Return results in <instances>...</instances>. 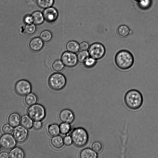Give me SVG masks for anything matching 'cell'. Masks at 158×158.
Instances as JSON below:
<instances>
[{
  "mask_svg": "<svg viewBox=\"0 0 158 158\" xmlns=\"http://www.w3.org/2000/svg\"><path fill=\"white\" fill-rule=\"evenodd\" d=\"M15 92L18 95L25 96L31 93V85L28 81L22 79L17 81L15 86Z\"/></svg>",
  "mask_w": 158,
  "mask_h": 158,
  "instance_id": "52a82bcc",
  "label": "cell"
},
{
  "mask_svg": "<svg viewBox=\"0 0 158 158\" xmlns=\"http://www.w3.org/2000/svg\"><path fill=\"white\" fill-rule=\"evenodd\" d=\"M135 0L139 2L142 0Z\"/></svg>",
  "mask_w": 158,
  "mask_h": 158,
  "instance_id": "f35d334b",
  "label": "cell"
},
{
  "mask_svg": "<svg viewBox=\"0 0 158 158\" xmlns=\"http://www.w3.org/2000/svg\"><path fill=\"white\" fill-rule=\"evenodd\" d=\"M79 157L80 158H96L98 155L92 149L86 148L81 151Z\"/></svg>",
  "mask_w": 158,
  "mask_h": 158,
  "instance_id": "9a60e30c",
  "label": "cell"
},
{
  "mask_svg": "<svg viewBox=\"0 0 158 158\" xmlns=\"http://www.w3.org/2000/svg\"><path fill=\"white\" fill-rule=\"evenodd\" d=\"M66 48L68 51L76 53L80 50L79 44L76 41L70 40L67 43Z\"/></svg>",
  "mask_w": 158,
  "mask_h": 158,
  "instance_id": "d6986e66",
  "label": "cell"
},
{
  "mask_svg": "<svg viewBox=\"0 0 158 158\" xmlns=\"http://www.w3.org/2000/svg\"><path fill=\"white\" fill-rule=\"evenodd\" d=\"M37 98L36 96L33 93H30L27 95L25 98V104L28 106H30L36 103Z\"/></svg>",
  "mask_w": 158,
  "mask_h": 158,
  "instance_id": "603a6c76",
  "label": "cell"
},
{
  "mask_svg": "<svg viewBox=\"0 0 158 158\" xmlns=\"http://www.w3.org/2000/svg\"><path fill=\"white\" fill-rule=\"evenodd\" d=\"M19 115L16 113H13L10 114L8 117V121L10 125L12 127L18 126L20 122Z\"/></svg>",
  "mask_w": 158,
  "mask_h": 158,
  "instance_id": "2e32d148",
  "label": "cell"
},
{
  "mask_svg": "<svg viewBox=\"0 0 158 158\" xmlns=\"http://www.w3.org/2000/svg\"><path fill=\"white\" fill-rule=\"evenodd\" d=\"M42 123L41 121H35L33 123V127L36 130H39L42 127Z\"/></svg>",
  "mask_w": 158,
  "mask_h": 158,
  "instance_id": "d590c367",
  "label": "cell"
},
{
  "mask_svg": "<svg viewBox=\"0 0 158 158\" xmlns=\"http://www.w3.org/2000/svg\"><path fill=\"white\" fill-rule=\"evenodd\" d=\"M2 132L5 134H10L13 131V128L12 126L8 124L3 125L2 128Z\"/></svg>",
  "mask_w": 158,
  "mask_h": 158,
  "instance_id": "d6a6232c",
  "label": "cell"
},
{
  "mask_svg": "<svg viewBox=\"0 0 158 158\" xmlns=\"http://www.w3.org/2000/svg\"><path fill=\"white\" fill-rule=\"evenodd\" d=\"M48 132L51 136H54L58 135L60 133L59 126L56 124H52L48 127Z\"/></svg>",
  "mask_w": 158,
  "mask_h": 158,
  "instance_id": "7402d4cb",
  "label": "cell"
},
{
  "mask_svg": "<svg viewBox=\"0 0 158 158\" xmlns=\"http://www.w3.org/2000/svg\"><path fill=\"white\" fill-rule=\"evenodd\" d=\"M124 102L129 109L132 110L139 109L142 106L143 98L141 93L138 90L133 89L127 91L124 98Z\"/></svg>",
  "mask_w": 158,
  "mask_h": 158,
  "instance_id": "7a4b0ae2",
  "label": "cell"
},
{
  "mask_svg": "<svg viewBox=\"0 0 158 158\" xmlns=\"http://www.w3.org/2000/svg\"><path fill=\"white\" fill-rule=\"evenodd\" d=\"M88 51L90 56L97 60L102 59L105 56L106 49L102 44L97 42L90 45Z\"/></svg>",
  "mask_w": 158,
  "mask_h": 158,
  "instance_id": "8992f818",
  "label": "cell"
},
{
  "mask_svg": "<svg viewBox=\"0 0 158 158\" xmlns=\"http://www.w3.org/2000/svg\"><path fill=\"white\" fill-rule=\"evenodd\" d=\"M24 21L27 24L32 23L33 20L31 15H28L26 16L25 17Z\"/></svg>",
  "mask_w": 158,
  "mask_h": 158,
  "instance_id": "8d00e7d4",
  "label": "cell"
},
{
  "mask_svg": "<svg viewBox=\"0 0 158 158\" xmlns=\"http://www.w3.org/2000/svg\"><path fill=\"white\" fill-rule=\"evenodd\" d=\"M1 145H0V151H1Z\"/></svg>",
  "mask_w": 158,
  "mask_h": 158,
  "instance_id": "ab89813d",
  "label": "cell"
},
{
  "mask_svg": "<svg viewBox=\"0 0 158 158\" xmlns=\"http://www.w3.org/2000/svg\"><path fill=\"white\" fill-rule=\"evenodd\" d=\"M117 33L120 37L126 38L131 34V31L128 26L125 25H121L118 28Z\"/></svg>",
  "mask_w": 158,
  "mask_h": 158,
  "instance_id": "5bb4252c",
  "label": "cell"
},
{
  "mask_svg": "<svg viewBox=\"0 0 158 158\" xmlns=\"http://www.w3.org/2000/svg\"><path fill=\"white\" fill-rule=\"evenodd\" d=\"M78 61L81 63H83L90 56L87 50L81 51L77 55Z\"/></svg>",
  "mask_w": 158,
  "mask_h": 158,
  "instance_id": "83f0119b",
  "label": "cell"
},
{
  "mask_svg": "<svg viewBox=\"0 0 158 158\" xmlns=\"http://www.w3.org/2000/svg\"><path fill=\"white\" fill-rule=\"evenodd\" d=\"M102 146L101 143L98 141H95L92 145V149L97 153L100 152L102 150Z\"/></svg>",
  "mask_w": 158,
  "mask_h": 158,
  "instance_id": "1f68e13d",
  "label": "cell"
},
{
  "mask_svg": "<svg viewBox=\"0 0 158 158\" xmlns=\"http://www.w3.org/2000/svg\"><path fill=\"white\" fill-rule=\"evenodd\" d=\"M16 141L12 135L5 134L0 137V145L5 149L10 150L16 146Z\"/></svg>",
  "mask_w": 158,
  "mask_h": 158,
  "instance_id": "9c48e42d",
  "label": "cell"
},
{
  "mask_svg": "<svg viewBox=\"0 0 158 158\" xmlns=\"http://www.w3.org/2000/svg\"><path fill=\"white\" fill-rule=\"evenodd\" d=\"M24 32L28 35L33 34L36 31V27L34 24H27L24 27Z\"/></svg>",
  "mask_w": 158,
  "mask_h": 158,
  "instance_id": "f1b7e54d",
  "label": "cell"
},
{
  "mask_svg": "<svg viewBox=\"0 0 158 158\" xmlns=\"http://www.w3.org/2000/svg\"><path fill=\"white\" fill-rule=\"evenodd\" d=\"M9 157V154L6 152H3L0 153V158H8Z\"/></svg>",
  "mask_w": 158,
  "mask_h": 158,
  "instance_id": "74e56055",
  "label": "cell"
},
{
  "mask_svg": "<svg viewBox=\"0 0 158 158\" xmlns=\"http://www.w3.org/2000/svg\"><path fill=\"white\" fill-rule=\"evenodd\" d=\"M42 13L45 20L49 23H52L56 21L59 15L57 10L52 6L45 9Z\"/></svg>",
  "mask_w": 158,
  "mask_h": 158,
  "instance_id": "8fae6325",
  "label": "cell"
},
{
  "mask_svg": "<svg viewBox=\"0 0 158 158\" xmlns=\"http://www.w3.org/2000/svg\"><path fill=\"white\" fill-rule=\"evenodd\" d=\"M9 156L11 158H23L25 156V154L21 148L16 147L13 148L10 151Z\"/></svg>",
  "mask_w": 158,
  "mask_h": 158,
  "instance_id": "ffe728a7",
  "label": "cell"
},
{
  "mask_svg": "<svg viewBox=\"0 0 158 158\" xmlns=\"http://www.w3.org/2000/svg\"><path fill=\"white\" fill-rule=\"evenodd\" d=\"M51 143L55 148H61L64 145L63 139L61 136L59 135L53 136L51 140Z\"/></svg>",
  "mask_w": 158,
  "mask_h": 158,
  "instance_id": "e0dca14e",
  "label": "cell"
},
{
  "mask_svg": "<svg viewBox=\"0 0 158 158\" xmlns=\"http://www.w3.org/2000/svg\"><path fill=\"white\" fill-rule=\"evenodd\" d=\"M114 61L116 66L119 69L126 70L131 68L135 61L134 56L129 51L122 49L115 55Z\"/></svg>",
  "mask_w": 158,
  "mask_h": 158,
  "instance_id": "6da1fadb",
  "label": "cell"
},
{
  "mask_svg": "<svg viewBox=\"0 0 158 158\" xmlns=\"http://www.w3.org/2000/svg\"><path fill=\"white\" fill-rule=\"evenodd\" d=\"M33 23L35 25L42 24L45 20L43 13L40 11H36L33 12L31 15Z\"/></svg>",
  "mask_w": 158,
  "mask_h": 158,
  "instance_id": "ac0fdd59",
  "label": "cell"
},
{
  "mask_svg": "<svg viewBox=\"0 0 158 158\" xmlns=\"http://www.w3.org/2000/svg\"><path fill=\"white\" fill-rule=\"evenodd\" d=\"M73 143L77 147L81 148L85 145L89 140V135L87 131L81 127L74 128L70 135Z\"/></svg>",
  "mask_w": 158,
  "mask_h": 158,
  "instance_id": "3957f363",
  "label": "cell"
},
{
  "mask_svg": "<svg viewBox=\"0 0 158 158\" xmlns=\"http://www.w3.org/2000/svg\"><path fill=\"white\" fill-rule=\"evenodd\" d=\"M89 45L86 41H83L79 44L80 50L81 51L87 50H88Z\"/></svg>",
  "mask_w": 158,
  "mask_h": 158,
  "instance_id": "e575fe53",
  "label": "cell"
},
{
  "mask_svg": "<svg viewBox=\"0 0 158 158\" xmlns=\"http://www.w3.org/2000/svg\"><path fill=\"white\" fill-rule=\"evenodd\" d=\"M13 135L16 140L20 143L25 142L28 136V131L27 129L23 126L16 127L14 129Z\"/></svg>",
  "mask_w": 158,
  "mask_h": 158,
  "instance_id": "30bf717a",
  "label": "cell"
},
{
  "mask_svg": "<svg viewBox=\"0 0 158 158\" xmlns=\"http://www.w3.org/2000/svg\"><path fill=\"white\" fill-rule=\"evenodd\" d=\"M28 116L34 121H41L45 117L46 110L41 105L35 104L31 106L27 111Z\"/></svg>",
  "mask_w": 158,
  "mask_h": 158,
  "instance_id": "5b68a950",
  "label": "cell"
},
{
  "mask_svg": "<svg viewBox=\"0 0 158 158\" xmlns=\"http://www.w3.org/2000/svg\"><path fill=\"white\" fill-rule=\"evenodd\" d=\"M59 126L60 132L62 135L67 134L71 130V127L70 123L62 122Z\"/></svg>",
  "mask_w": 158,
  "mask_h": 158,
  "instance_id": "4316f807",
  "label": "cell"
},
{
  "mask_svg": "<svg viewBox=\"0 0 158 158\" xmlns=\"http://www.w3.org/2000/svg\"><path fill=\"white\" fill-rule=\"evenodd\" d=\"M151 3V0H142L139 2V5L141 9L145 10L150 7Z\"/></svg>",
  "mask_w": 158,
  "mask_h": 158,
  "instance_id": "4dcf8cb0",
  "label": "cell"
},
{
  "mask_svg": "<svg viewBox=\"0 0 158 158\" xmlns=\"http://www.w3.org/2000/svg\"><path fill=\"white\" fill-rule=\"evenodd\" d=\"M63 139L64 144L66 146H69L73 143L71 136H65Z\"/></svg>",
  "mask_w": 158,
  "mask_h": 158,
  "instance_id": "836d02e7",
  "label": "cell"
},
{
  "mask_svg": "<svg viewBox=\"0 0 158 158\" xmlns=\"http://www.w3.org/2000/svg\"><path fill=\"white\" fill-rule=\"evenodd\" d=\"M44 46V42L40 37H37L31 39L29 43V47L30 50L35 52H38L41 50Z\"/></svg>",
  "mask_w": 158,
  "mask_h": 158,
  "instance_id": "4fadbf2b",
  "label": "cell"
},
{
  "mask_svg": "<svg viewBox=\"0 0 158 158\" xmlns=\"http://www.w3.org/2000/svg\"><path fill=\"white\" fill-rule=\"evenodd\" d=\"M32 120L27 115L22 116L21 118L20 123L22 126L27 129H30L33 127Z\"/></svg>",
  "mask_w": 158,
  "mask_h": 158,
  "instance_id": "44dd1931",
  "label": "cell"
},
{
  "mask_svg": "<svg viewBox=\"0 0 158 158\" xmlns=\"http://www.w3.org/2000/svg\"><path fill=\"white\" fill-rule=\"evenodd\" d=\"M66 79L64 74L60 73L52 74L49 77L48 83L50 88L55 91L62 89L65 86Z\"/></svg>",
  "mask_w": 158,
  "mask_h": 158,
  "instance_id": "277c9868",
  "label": "cell"
},
{
  "mask_svg": "<svg viewBox=\"0 0 158 158\" xmlns=\"http://www.w3.org/2000/svg\"><path fill=\"white\" fill-rule=\"evenodd\" d=\"M97 63V60L89 56L83 64L86 68H90L94 67Z\"/></svg>",
  "mask_w": 158,
  "mask_h": 158,
  "instance_id": "f546056e",
  "label": "cell"
},
{
  "mask_svg": "<svg viewBox=\"0 0 158 158\" xmlns=\"http://www.w3.org/2000/svg\"><path fill=\"white\" fill-rule=\"evenodd\" d=\"M40 37L44 42H48L52 38V32L48 30H44L42 31L40 34Z\"/></svg>",
  "mask_w": 158,
  "mask_h": 158,
  "instance_id": "d4e9b609",
  "label": "cell"
},
{
  "mask_svg": "<svg viewBox=\"0 0 158 158\" xmlns=\"http://www.w3.org/2000/svg\"><path fill=\"white\" fill-rule=\"evenodd\" d=\"M37 5L40 7L42 9L52 6L54 2V0H36Z\"/></svg>",
  "mask_w": 158,
  "mask_h": 158,
  "instance_id": "cb8c5ba5",
  "label": "cell"
},
{
  "mask_svg": "<svg viewBox=\"0 0 158 158\" xmlns=\"http://www.w3.org/2000/svg\"><path fill=\"white\" fill-rule=\"evenodd\" d=\"M61 60L64 66L68 68L75 67L78 61L76 54L68 51L64 52L62 53Z\"/></svg>",
  "mask_w": 158,
  "mask_h": 158,
  "instance_id": "ba28073f",
  "label": "cell"
},
{
  "mask_svg": "<svg viewBox=\"0 0 158 158\" xmlns=\"http://www.w3.org/2000/svg\"><path fill=\"white\" fill-rule=\"evenodd\" d=\"M64 66L61 60L59 59L55 60L52 65V69L57 72L62 71L64 68Z\"/></svg>",
  "mask_w": 158,
  "mask_h": 158,
  "instance_id": "484cf974",
  "label": "cell"
},
{
  "mask_svg": "<svg viewBox=\"0 0 158 158\" xmlns=\"http://www.w3.org/2000/svg\"><path fill=\"white\" fill-rule=\"evenodd\" d=\"M60 120L63 123H72L75 119V116L73 112L71 110L65 109L61 110L59 114Z\"/></svg>",
  "mask_w": 158,
  "mask_h": 158,
  "instance_id": "7c38bea8",
  "label": "cell"
}]
</instances>
